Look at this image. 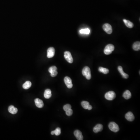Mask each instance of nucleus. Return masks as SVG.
Segmentation results:
<instances>
[{
	"label": "nucleus",
	"instance_id": "obj_1",
	"mask_svg": "<svg viewBox=\"0 0 140 140\" xmlns=\"http://www.w3.org/2000/svg\"><path fill=\"white\" fill-rule=\"evenodd\" d=\"M82 74L88 80H90L91 78V70L90 68L88 66H86L84 67L82 70Z\"/></svg>",
	"mask_w": 140,
	"mask_h": 140
},
{
	"label": "nucleus",
	"instance_id": "obj_2",
	"mask_svg": "<svg viewBox=\"0 0 140 140\" xmlns=\"http://www.w3.org/2000/svg\"><path fill=\"white\" fill-rule=\"evenodd\" d=\"M115 49V47L112 44H109L106 46L104 49V53L106 55H110Z\"/></svg>",
	"mask_w": 140,
	"mask_h": 140
},
{
	"label": "nucleus",
	"instance_id": "obj_3",
	"mask_svg": "<svg viewBox=\"0 0 140 140\" xmlns=\"http://www.w3.org/2000/svg\"><path fill=\"white\" fill-rule=\"evenodd\" d=\"M109 128L111 131L117 132L119 130V128L118 125L114 122H111L109 125Z\"/></svg>",
	"mask_w": 140,
	"mask_h": 140
},
{
	"label": "nucleus",
	"instance_id": "obj_4",
	"mask_svg": "<svg viewBox=\"0 0 140 140\" xmlns=\"http://www.w3.org/2000/svg\"><path fill=\"white\" fill-rule=\"evenodd\" d=\"M116 96L115 92L113 91H110L106 93L105 95V97L107 100H112L115 98Z\"/></svg>",
	"mask_w": 140,
	"mask_h": 140
},
{
	"label": "nucleus",
	"instance_id": "obj_5",
	"mask_svg": "<svg viewBox=\"0 0 140 140\" xmlns=\"http://www.w3.org/2000/svg\"><path fill=\"white\" fill-rule=\"evenodd\" d=\"M64 57L66 60L69 63L71 64L73 62V58L72 57L71 53L68 51H66L64 53Z\"/></svg>",
	"mask_w": 140,
	"mask_h": 140
},
{
	"label": "nucleus",
	"instance_id": "obj_6",
	"mask_svg": "<svg viewBox=\"0 0 140 140\" xmlns=\"http://www.w3.org/2000/svg\"><path fill=\"white\" fill-rule=\"evenodd\" d=\"M57 70V68L55 66L51 67L49 69L48 71L51 74V76L52 77H55L57 76L58 74Z\"/></svg>",
	"mask_w": 140,
	"mask_h": 140
},
{
	"label": "nucleus",
	"instance_id": "obj_7",
	"mask_svg": "<svg viewBox=\"0 0 140 140\" xmlns=\"http://www.w3.org/2000/svg\"><path fill=\"white\" fill-rule=\"evenodd\" d=\"M103 29L108 34H111L113 32L112 26L108 23L104 24L103 26Z\"/></svg>",
	"mask_w": 140,
	"mask_h": 140
},
{
	"label": "nucleus",
	"instance_id": "obj_8",
	"mask_svg": "<svg viewBox=\"0 0 140 140\" xmlns=\"http://www.w3.org/2000/svg\"><path fill=\"white\" fill-rule=\"evenodd\" d=\"M65 83L66 84L67 87L68 88H71L73 87V85L72 84V80L70 77L68 76H66L64 79Z\"/></svg>",
	"mask_w": 140,
	"mask_h": 140
},
{
	"label": "nucleus",
	"instance_id": "obj_9",
	"mask_svg": "<svg viewBox=\"0 0 140 140\" xmlns=\"http://www.w3.org/2000/svg\"><path fill=\"white\" fill-rule=\"evenodd\" d=\"M55 54V48L50 47L47 50V57L48 58H51L54 56Z\"/></svg>",
	"mask_w": 140,
	"mask_h": 140
},
{
	"label": "nucleus",
	"instance_id": "obj_10",
	"mask_svg": "<svg viewBox=\"0 0 140 140\" xmlns=\"http://www.w3.org/2000/svg\"><path fill=\"white\" fill-rule=\"evenodd\" d=\"M125 117L126 119L129 121H132L134 120V116L131 112H129L127 113L125 116Z\"/></svg>",
	"mask_w": 140,
	"mask_h": 140
},
{
	"label": "nucleus",
	"instance_id": "obj_11",
	"mask_svg": "<svg viewBox=\"0 0 140 140\" xmlns=\"http://www.w3.org/2000/svg\"><path fill=\"white\" fill-rule=\"evenodd\" d=\"M74 135L78 140H83V137L82 135V132L79 130H76L74 132Z\"/></svg>",
	"mask_w": 140,
	"mask_h": 140
},
{
	"label": "nucleus",
	"instance_id": "obj_12",
	"mask_svg": "<svg viewBox=\"0 0 140 140\" xmlns=\"http://www.w3.org/2000/svg\"><path fill=\"white\" fill-rule=\"evenodd\" d=\"M35 103L36 104V106L39 108H41L44 106V103L43 102L41 99L38 98H37L35 99Z\"/></svg>",
	"mask_w": 140,
	"mask_h": 140
},
{
	"label": "nucleus",
	"instance_id": "obj_13",
	"mask_svg": "<svg viewBox=\"0 0 140 140\" xmlns=\"http://www.w3.org/2000/svg\"><path fill=\"white\" fill-rule=\"evenodd\" d=\"M103 128V125L100 124H98L94 127L93 132L95 133H98V132L102 131Z\"/></svg>",
	"mask_w": 140,
	"mask_h": 140
},
{
	"label": "nucleus",
	"instance_id": "obj_14",
	"mask_svg": "<svg viewBox=\"0 0 140 140\" xmlns=\"http://www.w3.org/2000/svg\"><path fill=\"white\" fill-rule=\"evenodd\" d=\"M118 70L119 72V73L122 75V77H123L124 78L127 79L128 78L129 76L127 74H126V73L124 72L123 70V68H122V67L121 66H118Z\"/></svg>",
	"mask_w": 140,
	"mask_h": 140
},
{
	"label": "nucleus",
	"instance_id": "obj_15",
	"mask_svg": "<svg viewBox=\"0 0 140 140\" xmlns=\"http://www.w3.org/2000/svg\"><path fill=\"white\" fill-rule=\"evenodd\" d=\"M8 111L10 113L15 115L17 113L18 109L13 106H10L8 107Z\"/></svg>",
	"mask_w": 140,
	"mask_h": 140
},
{
	"label": "nucleus",
	"instance_id": "obj_16",
	"mask_svg": "<svg viewBox=\"0 0 140 140\" xmlns=\"http://www.w3.org/2000/svg\"><path fill=\"white\" fill-rule=\"evenodd\" d=\"M51 92L49 89H47L44 93V97L47 99H49L51 96Z\"/></svg>",
	"mask_w": 140,
	"mask_h": 140
},
{
	"label": "nucleus",
	"instance_id": "obj_17",
	"mask_svg": "<svg viewBox=\"0 0 140 140\" xmlns=\"http://www.w3.org/2000/svg\"><path fill=\"white\" fill-rule=\"evenodd\" d=\"M123 21L125 23V25L127 27L129 28H132L134 27V24L129 20L123 19Z\"/></svg>",
	"mask_w": 140,
	"mask_h": 140
},
{
	"label": "nucleus",
	"instance_id": "obj_18",
	"mask_svg": "<svg viewBox=\"0 0 140 140\" xmlns=\"http://www.w3.org/2000/svg\"><path fill=\"white\" fill-rule=\"evenodd\" d=\"M133 49L135 51H139L140 49V42L139 41H137L134 43L133 44Z\"/></svg>",
	"mask_w": 140,
	"mask_h": 140
},
{
	"label": "nucleus",
	"instance_id": "obj_19",
	"mask_svg": "<svg viewBox=\"0 0 140 140\" xmlns=\"http://www.w3.org/2000/svg\"><path fill=\"white\" fill-rule=\"evenodd\" d=\"M131 93L129 90H126L123 94V96L125 99H129L131 97Z\"/></svg>",
	"mask_w": 140,
	"mask_h": 140
},
{
	"label": "nucleus",
	"instance_id": "obj_20",
	"mask_svg": "<svg viewBox=\"0 0 140 140\" xmlns=\"http://www.w3.org/2000/svg\"><path fill=\"white\" fill-rule=\"evenodd\" d=\"M32 85V83L30 81H26L23 85V88L24 89L27 90L29 89Z\"/></svg>",
	"mask_w": 140,
	"mask_h": 140
},
{
	"label": "nucleus",
	"instance_id": "obj_21",
	"mask_svg": "<svg viewBox=\"0 0 140 140\" xmlns=\"http://www.w3.org/2000/svg\"><path fill=\"white\" fill-rule=\"evenodd\" d=\"M98 71L100 72L103 73L104 74H107L109 72V70L107 69L104 68V67H99L98 68Z\"/></svg>",
	"mask_w": 140,
	"mask_h": 140
},
{
	"label": "nucleus",
	"instance_id": "obj_22",
	"mask_svg": "<svg viewBox=\"0 0 140 140\" xmlns=\"http://www.w3.org/2000/svg\"><path fill=\"white\" fill-rule=\"evenodd\" d=\"M81 106L83 108L86 109H88V107L90 106V104L88 102L83 101L81 103Z\"/></svg>",
	"mask_w": 140,
	"mask_h": 140
},
{
	"label": "nucleus",
	"instance_id": "obj_23",
	"mask_svg": "<svg viewBox=\"0 0 140 140\" xmlns=\"http://www.w3.org/2000/svg\"><path fill=\"white\" fill-rule=\"evenodd\" d=\"M80 33L81 34H88L90 32V30L88 28H86V29H81L79 31Z\"/></svg>",
	"mask_w": 140,
	"mask_h": 140
},
{
	"label": "nucleus",
	"instance_id": "obj_24",
	"mask_svg": "<svg viewBox=\"0 0 140 140\" xmlns=\"http://www.w3.org/2000/svg\"><path fill=\"white\" fill-rule=\"evenodd\" d=\"M54 134L56 136H59L61 134V129L60 128H57L55 130H54Z\"/></svg>",
	"mask_w": 140,
	"mask_h": 140
},
{
	"label": "nucleus",
	"instance_id": "obj_25",
	"mask_svg": "<svg viewBox=\"0 0 140 140\" xmlns=\"http://www.w3.org/2000/svg\"><path fill=\"white\" fill-rule=\"evenodd\" d=\"M64 108V110L65 111H66L67 110H69V109H71V106L69 104H67L65 105L63 107Z\"/></svg>",
	"mask_w": 140,
	"mask_h": 140
},
{
	"label": "nucleus",
	"instance_id": "obj_26",
	"mask_svg": "<svg viewBox=\"0 0 140 140\" xmlns=\"http://www.w3.org/2000/svg\"><path fill=\"white\" fill-rule=\"evenodd\" d=\"M66 112V114L68 116H70L72 115V113H73V111H72V110L71 109L67 110Z\"/></svg>",
	"mask_w": 140,
	"mask_h": 140
},
{
	"label": "nucleus",
	"instance_id": "obj_27",
	"mask_svg": "<svg viewBox=\"0 0 140 140\" xmlns=\"http://www.w3.org/2000/svg\"><path fill=\"white\" fill-rule=\"evenodd\" d=\"M92 109V107L90 105V106H89L88 107V109L89 110H91V109Z\"/></svg>",
	"mask_w": 140,
	"mask_h": 140
},
{
	"label": "nucleus",
	"instance_id": "obj_28",
	"mask_svg": "<svg viewBox=\"0 0 140 140\" xmlns=\"http://www.w3.org/2000/svg\"><path fill=\"white\" fill-rule=\"evenodd\" d=\"M51 134L52 135L54 134V131H52V132H51Z\"/></svg>",
	"mask_w": 140,
	"mask_h": 140
}]
</instances>
